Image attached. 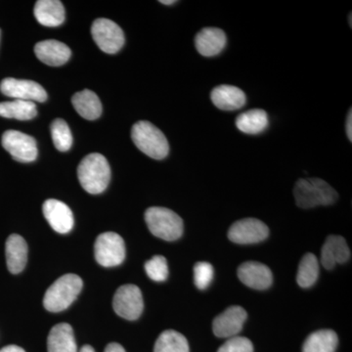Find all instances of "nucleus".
<instances>
[{
    "label": "nucleus",
    "instance_id": "f257e3e1",
    "mask_svg": "<svg viewBox=\"0 0 352 352\" xmlns=\"http://www.w3.org/2000/svg\"><path fill=\"white\" fill-rule=\"evenodd\" d=\"M296 204L300 208L331 206L337 201L338 192L320 178H300L294 188Z\"/></svg>",
    "mask_w": 352,
    "mask_h": 352
},
{
    "label": "nucleus",
    "instance_id": "f03ea898",
    "mask_svg": "<svg viewBox=\"0 0 352 352\" xmlns=\"http://www.w3.org/2000/svg\"><path fill=\"white\" fill-rule=\"evenodd\" d=\"M78 177L82 188L88 193L100 194L105 191L111 179L107 159L99 153L87 155L78 164Z\"/></svg>",
    "mask_w": 352,
    "mask_h": 352
},
{
    "label": "nucleus",
    "instance_id": "7ed1b4c3",
    "mask_svg": "<svg viewBox=\"0 0 352 352\" xmlns=\"http://www.w3.org/2000/svg\"><path fill=\"white\" fill-rule=\"evenodd\" d=\"M131 138L136 147L152 159L163 160L170 152L168 139L163 132L147 120L133 124Z\"/></svg>",
    "mask_w": 352,
    "mask_h": 352
},
{
    "label": "nucleus",
    "instance_id": "20e7f679",
    "mask_svg": "<svg viewBox=\"0 0 352 352\" xmlns=\"http://www.w3.org/2000/svg\"><path fill=\"white\" fill-rule=\"evenodd\" d=\"M82 285V278L78 275H63L46 291L43 298L44 307L50 312L67 309L78 298Z\"/></svg>",
    "mask_w": 352,
    "mask_h": 352
},
{
    "label": "nucleus",
    "instance_id": "39448f33",
    "mask_svg": "<svg viewBox=\"0 0 352 352\" xmlns=\"http://www.w3.org/2000/svg\"><path fill=\"white\" fill-rule=\"evenodd\" d=\"M145 221L150 232L160 239L175 241L182 236L183 220L170 208H148L145 212Z\"/></svg>",
    "mask_w": 352,
    "mask_h": 352
},
{
    "label": "nucleus",
    "instance_id": "423d86ee",
    "mask_svg": "<svg viewBox=\"0 0 352 352\" xmlns=\"http://www.w3.org/2000/svg\"><path fill=\"white\" fill-rule=\"evenodd\" d=\"M94 252L97 263L104 267H113L124 261L126 245L119 234L106 232L97 237Z\"/></svg>",
    "mask_w": 352,
    "mask_h": 352
},
{
    "label": "nucleus",
    "instance_id": "0eeeda50",
    "mask_svg": "<svg viewBox=\"0 0 352 352\" xmlns=\"http://www.w3.org/2000/svg\"><path fill=\"white\" fill-rule=\"evenodd\" d=\"M91 34L98 47L108 54L119 52L126 41L120 25L106 18H99L94 21Z\"/></svg>",
    "mask_w": 352,
    "mask_h": 352
},
{
    "label": "nucleus",
    "instance_id": "6e6552de",
    "mask_svg": "<svg viewBox=\"0 0 352 352\" xmlns=\"http://www.w3.org/2000/svg\"><path fill=\"white\" fill-rule=\"evenodd\" d=\"M113 307L122 318L131 321L138 319L144 308L140 289L131 284L120 287L113 296Z\"/></svg>",
    "mask_w": 352,
    "mask_h": 352
},
{
    "label": "nucleus",
    "instance_id": "1a4fd4ad",
    "mask_svg": "<svg viewBox=\"0 0 352 352\" xmlns=\"http://www.w3.org/2000/svg\"><path fill=\"white\" fill-rule=\"evenodd\" d=\"M2 146L15 161L31 163L38 157V146L34 138L17 131H7L1 138Z\"/></svg>",
    "mask_w": 352,
    "mask_h": 352
},
{
    "label": "nucleus",
    "instance_id": "9d476101",
    "mask_svg": "<svg viewBox=\"0 0 352 352\" xmlns=\"http://www.w3.org/2000/svg\"><path fill=\"white\" fill-rule=\"evenodd\" d=\"M270 235V229L264 222L256 219H244L234 222L228 230L231 242L239 245H251L263 242Z\"/></svg>",
    "mask_w": 352,
    "mask_h": 352
},
{
    "label": "nucleus",
    "instance_id": "9b49d317",
    "mask_svg": "<svg viewBox=\"0 0 352 352\" xmlns=\"http://www.w3.org/2000/svg\"><path fill=\"white\" fill-rule=\"evenodd\" d=\"M0 91L15 100L44 102L47 100L45 89L34 80L7 78L0 82Z\"/></svg>",
    "mask_w": 352,
    "mask_h": 352
},
{
    "label": "nucleus",
    "instance_id": "f8f14e48",
    "mask_svg": "<svg viewBox=\"0 0 352 352\" xmlns=\"http://www.w3.org/2000/svg\"><path fill=\"white\" fill-rule=\"evenodd\" d=\"M248 314L239 305H233L224 310L212 322V331L219 338H233L242 330Z\"/></svg>",
    "mask_w": 352,
    "mask_h": 352
},
{
    "label": "nucleus",
    "instance_id": "ddd939ff",
    "mask_svg": "<svg viewBox=\"0 0 352 352\" xmlns=\"http://www.w3.org/2000/svg\"><path fill=\"white\" fill-rule=\"evenodd\" d=\"M43 212L44 217L56 232L66 234L73 229V212L63 201L55 199L46 200L43 206Z\"/></svg>",
    "mask_w": 352,
    "mask_h": 352
},
{
    "label": "nucleus",
    "instance_id": "4468645a",
    "mask_svg": "<svg viewBox=\"0 0 352 352\" xmlns=\"http://www.w3.org/2000/svg\"><path fill=\"white\" fill-rule=\"evenodd\" d=\"M238 277L243 284L254 289H266L272 284V272L265 264L247 261L238 268Z\"/></svg>",
    "mask_w": 352,
    "mask_h": 352
},
{
    "label": "nucleus",
    "instance_id": "2eb2a0df",
    "mask_svg": "<svg viewBox=\"0 0 352 352\" xmlns=\"http://www.w3.org/2000/svg\"><path fill=\"white\" fill-rule=\"evenodd\" d=\"M34 53L39 61L52 67H59L67 63L72 55L71 50L66 44L53 39L36 43Z\"/></svg>",
    "mask_w": 352,
    "mask_h": 352
},
{
    "label": "nucleus",
    "instance_id": "dca6fc26",
    "mask_svg": "<svg viewBox=\"0 0 352 352\" xmlns=\"http://www.w3.org/2000/svg\"><path fill=\"white\" fill-rule=\"evenodd\" d=\"M351 258V250L342 236H329L322 247L321 263L326 270H331L336 264L346 263Z\"/></svg>",
    "mask_w": 352,
    "mask_h": 352
},
{
    "label": "nucleus",
    "instance_id": "f3484780",
    "mask_svg": "<svg viewBox=\"0 0 352 352\" xmlns=\"http://www.w3.org/2000/svg\"><path fill=\"white\" fill-rule=\"evenodd\" d=\"M226 32L219 28H204L197 34L195 45L197 51L205 57L219 55L226 45Z\"/></svg>",
    "mask_w": 352,
    "mask_h": 352
},
{
    "label": "nucleus",
    "instance_id": "a211bd4d",
    "mask_svg": "<svg viewBox=\"0 0 352 352\" xmlns=\"http://www.w3.org/2000/svg\"><path fill=\"white\" fill-rule=\"evenodd\" d=\"M215 107L223 111H235L244 107L247 97L242 89L233 85H222L210 94Z\"/></svg>",
    "mask_w": 352,
    "mask_h": 352
},
{
    "label": "nucleus",
    "instance_id": "6ab92c4d",
    "mask_svg": "<svg viewBox=\"0 0 352 352\" xmlns=\"http://www.w3.org/2000/svg\"><path fill=\"white\" fill-rule=\"evenodd\" d=\"M34 14L39 24L44 27H59L65 21V8L59 0H38L34 6Z\"/></svg>",
    "mask_w": 352,
    "mask_h": 352
},
{
    "label": "nucleus",
    "instance_id": "aec40b11",
    "mask_svg": "<svg viewBox=\"0 0 352 352\" xmlns=\"http://www.w3.org/2000/svg\"><path fill=\"white\" fill-rule=\"evenodd\" d=\"M6 263L12 274L24 270L28 261V245L22 236L12 234L6 241Z\"/></svg>",
    "mask_w": 352,
    "mask_h": 352
},
{
    "label": "nucleus",
    "instance_id": "412c9836",
    "mask_svg": "<svg viewBox=\"0 0 352 352\" xmlns=\"http://www.w3.org/2000/svg\"><path fill=\"white\" fill-rule=\"evenodd\" d=\"M48 352H78L73 328L67 323L51 329L47 339Z\"/></svg>",
    "mask_w": 352,
    "mask_h": 352
},
{
    "label": "nucleus",
    "instance_id": "4be33fe9",
    "mask_svg": "<svg viewBox=\"0 0 352 352\" xmlns=\"http://www.w3.org/2000/svg\"><path fill=\"white\" fill-rule=\"evenodd\" d=\"M72 103L76 112L83 119L95 120L100 117L102 113V104L100 99L89 89L76 92L72 97Z\"/></svg>",
    "mask_w": 352,
    "mask_h": 352
},
{
    "label": "nucleus",
    "instance_id": "5701e85b",
    "mask_svg": "<svg viewBox=\"0 0 352 352\" xmlns=\"http://www.w3.org/2000/svg\"><path fill=\"white\" fill-rule=\"evenodd\" d=\"M270 120L265 111L261 109L248 111L238 116L236 126L240 131L247 134H258L267 129Z\"/></svg>",
    "mask_w": 352,
    "mask_h": 352
},
{
    "label": "nucleus",
    "instance_id": "b1692460",
    "mask_svg": "<svg viewBox=\"0 0 352 352\" xmlns=\"http://www.w3.org/2000/svg\"><path fill=\"white\" fill-rule=\"evenodd\" d=\"M339 339L332 330H319L310 333L305 340L302 352H335Z\"/></svg>",
    "mask_w": 352,
    "mask_h": 352
},
{
    "label": "nucleus",
    "instance_id": "393cba45",
    "mask_svg": "<svg viewBox=\"0 0 352 352\" xmlns=\"http://www.w3.org/2000/svg\"><path fill=\"white\" fill-rule=\"evenodd\" d=\"M38 115L34 102L13 100L0 103V117L18 120H30Z\"/></svg>",
    "mask_w": 352,
    "mask_h": 352
},
{
    "label": "nucleus",
    "instance_id": "a878e982",
    "mask_svg": "<svg viewBox=\"0 0 352 352\" xmlns=\"http://www.w3.org/2000/svg\"><path fill=\"white\" fill-rule=\"evenodd\" d=\"M154 352H189V344L182 333L164 331L157 338Z\"/></svg>",
    "mask_w": 352,
    "mask_h": 352
},
{
    "label": "nucleus",
    "instance_id": "bb28decb",
    "mask_svg": "<svg viewBox=\"0 0 352 352\" xmlns=\"http://www.w3.org/2000/svg\"><path fill=\"white\" fill-rule=\"evenodd\" d=\"M319 276V263L314 254H307L298 265L296 282L302 288H310L314 286Z\"/></svg>",
    "mask_w": 352,
    "mask_h": 352
},
{
    "label": "nucleus",
    "instance_id": "cd10ccee",
    "mask_svg": "<svg viewBox=\"0 0 352 352\" xmlns=\"http://www.w3.org/2000/svg\"><path fill=\"white\" fill-rule=\"evenodd\" d=\"M51 136L55 148L60 152H67L73 145L71 129L64 120L57 119L51 124Z\"/></svg>",
    "mask_w": 352,
    "mask_h": 352
},
{
    "label": "nucleus",
    "instance_id": "c85d7f7f",
    "mask_svg": "<svg viewBox=\"0 0 352 352\" xmlns=\"http://www.w3.org/2000/svg\"><path fill=\"white\" fill-rule=\"evenodd\" d=\"M145 271L153 281H166L168 276V261L163 256H155L145 263Z\"/></svg>",
    "mask_w": 352,
    "mask_h": 352
},
{
    "label": "nucleus",
    "instance_id": "c756f323",
    "mask_svg": "<svg viewBox=\"0 0 352 352\" xmlns=\"http://www.w3.org/2000/svg\"><path fill=\"white\" fill-rule=\"evenodd\" d=\"M214 267L212 264L200 261L194 266V282L199 289H206L214 279Z\"/></svg>",
    "mask_w": 352,
    "mask_h": 352
},
{
    "label": "nucleus",
    "instance_id": "7c9ffc66",
    "mask_svg": "<svg viewBox=\"0 0 352 352\" xmlns=\"http://www.w3.org/2000/svg\"><path fill=\"white\" fill-rule=\"evenodd\" d=\"M217 352H254L251 340L244 337L230 338Z\"/></svg>",
    "mask_w": 352,
    "mask_h": 352
},
{
    "label": "nucleus",
    "instance_id": "2f4dec72",
    "mask_svg": "<svg viewBox=\"0 0 352 352\" xmlns=\"http://www.w3.org/2000/svg\"><path fill=\"white\" fill-rule=\"evenodd\" d=\"M346 129L347 138H349V141H351H351H352V112H351V110H349V115H347Z\"/></svg>",
    "mask_w": 352,
    "mask_h": 352
},
{
    "label": "nucleus",
    "instance_id": "473e14b6",
    "mask_svg": "<svg viewBox=\"0 0 352 352\" xmlns=\"http://www.w3.org/2000/svg\"><path fill=\"white\" fill-rule=\"evenodd\" d=\"M104 352H126V351L120 344H117V342H112V344H108Z\"/></svg>",
    "mask_w": 352,
    "mask_h": 352
},
{
    "label": "nucleus",
    "instance_id": "72a5a7b5",
    "mask_svg": "<svg viewBox=\"0 0 352 352\" xmlns=\"http://www.w3.org/2000/svg\"><path fill=\"white\" fill-rule=\"evenodd\" d=\"M0 352H25L22 347L18 346H8L0 349Z\"/></svg>",
    "mask_w": 352,
    "mask_h": 352
},
{
    "label": "nucleus",
    "instance_id": "f704fd0d",
    "mask_svg": "<svg viewBox=\"0 0 352 352\" xmlns=\"http://www.w3.org/2000/svg\"><path fill=\"white\" fill-rule=\"evenodd\" d=\"M80 352H95V351L92 346H85L82 347Z\"/></svg>",
    "mask_w": 352,
    "mask_h": 352
},
{
    "label": "nucleus",
    "instance_id": "c9c22d12",
    "mask_svg": "<svg viewBox=\"0 0 352 352\" xmlns=\"http://www.w3.org/2000/svg\"><path fill=\"white\" fill-rule=\"evenodd\" d=\"M162 4H164V6H173V4L176 3L175 0H161Z\"/></svg>",
    "mask_w": 352,
    "mask_h": 352
},
{
    "label": "nucleus",
    "instance_id": "e433bc0d",
    "mask_svg": "<svg viewBox=\"0 0 352 352\" xmlns=\"http://www.w3.org/2000/svg\"><path fill=\"white\" fill-rule=\"evenodd\" d=\"M349 25H351V13L349 14Z\"/></svg>",
    "mask_w": 352,
    "mask_h": 352
},
{
    "label": "nucleus",
    "instance_id": "4c0bfd02",
    "mask_svg": "<svg viewBox=\"0 0 352 352\" xmlns=\"http://www.w3.org/2000/svg\"><path fill=\"white\" fill-rule=\"evenodd\" d=\"M0 38H1V31H0Z\"/></svg>",
    "mask_w": 352,
    "mask_h": 352
}]
</instances>
